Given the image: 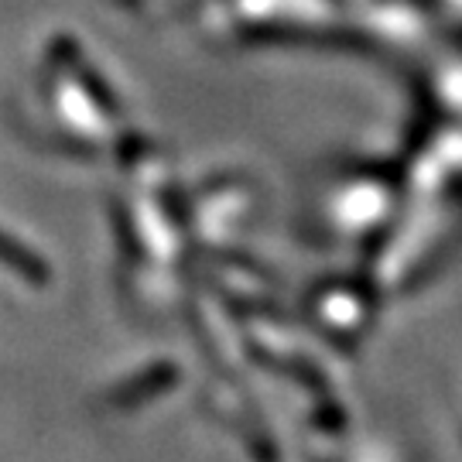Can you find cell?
<instances>
[{
	"label": "cell",
	"mask_w": 462,
	"mask_h": 462,
	"mask_svg": "<svg viewBox=\"0 0 462 462\" xmlns=\"http://www.w3.org/2000/svg\"><path fill=\"white\" fill-rule=\"evenodd\" d=\"M0 261L17 267V271H21V274H28V278H38V274H42V264H38V261H34L32 254L21 247V244H14L11 236H0Z\"/></svg>",
	"instance_id": "cell-1"
}]
</instances>
